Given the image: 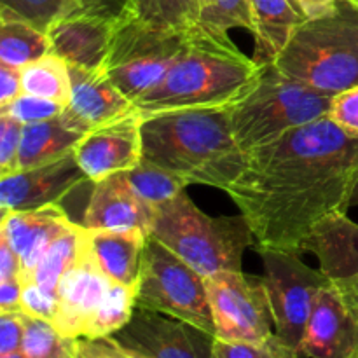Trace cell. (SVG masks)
Here are the masks:
<instances>
[{"label":"cell","mask_w":358,"mask_h":358,"mask_svg":"<svg viewBox=\"0 0 358 358\" xmlns=\"http://www.w3.org/2000/svg\"><path fill=\"white\" fill-rule=\"evenodd\" d=\"M357 166L358 138L322 117L250 150L226 192L257 248L303 255L313 227L329 213L346 212Z\"/></svg>","instance_id":"6da1fadb"},{"label":"cell","mask_w":358,"mask_h":358,"mask_svg":"<svg viewBox=\"0 0 358 358\" xmlns=\"http://www.w3.org/2000/svg\"><path fill=\"white\" fill-rule=\"evenodd\" d=\"M143 159L187 185L226 191L247 164L231 129L229 108H187L147 115L142 121Z\"/></svg>","instance_id":"7a4b0ae2"},{"label":"cell","mask_w":358,"mask_h":358,"mask_svg":"<svg viewBox=\"0 0 358 358\" xmlns=\"http://www.w3.org/2000/svg\"><path fill=\"white\" fill-rule=\"evenodd\" d=\"M262 70L238 49L226 31L198 24L184 51L159 84L133 101L142 117L187 108L229 107Z\"/></svg>","instance_id":"3957f363"},{"label":"cell","mask_w":358,"mask_h":358,"mask_svg":"<svg viewBox=\"0 0 358 358\" xmlns=\"http://www.w3.org/2000/svg\"><path fill=\"white\" fill-rule=\"evenodd\" d=\"M275 66L290 79L331 96L358 86L357 0H339L331 13L304 21Z\"/></svg>","instance_id":"277c9868"},{"label":"cell","mask_w":358,"mask_h":358,"mask_svg":"<svg viewBox=\"0 0 358 358\" xmlns=\"http://www.w3.org/2000/svg\"><path fill=\"white\" fill-rule=\"evenodd\" d=\"M203 278L222 271H241V261L255 241L243 215L212 217L182 191L154 206L150 233Z\"/></svg>","instance_id":"5b68a950"},{"label":"cell","mask_w":358,"mask_h":358,"mask_svg":"<svg viewBox=\"0 0 358 358\" xmlns=\"http://www.w3.org/2000/svg\"><path fill=\"white\" fill-rule=\"evenodd\" d=\"M331 101V94L290 79L275 63L266 65L247 93L227 107L234 140L248 154L290 129L327 117Z\"/></svg>","instance_id":"8992f818"},{"label":"cell","mask_w":358,"mask_h":358,"mask_svg":"<svg viewBox=\"0 0 358 358\" xmlns=\"http://www.w3.org/2000/svg\"><path fill=\"white\" fill-rule=\"evenodd\" d=\"M187 34L156 30L119 9L117 28L101 69L126 98L138 100L170 72L184 51Z\"/></svg>","instance_id":"52a82bcc"},{"label":"cell","mask_w":358,"mask_h":358,"mask_svg":"<svg viewBox=\"0 0 358 358\" xmlns=\"http://www.w3.org/2000/svg\"><path fill=\"white\" fill-rule=\"evenodd\" d=\"M136 308L187 322L215 336L205 278L152 236L143 248Z\"/></svg>","instance_id":"ba28073f"},{"label":"cell","mask_w":358,"mask_h":358,"mask_svg":"<svg viewBox=\"0 0 358 358\" xmlns=\"http://www.w3.org/2000/svg\"><path fill=\"white\" fill-rule=\"evenodd\" d=\"M255 250L262 259V283L268 292L275 334L299 355L315 303L332 280L322 269L304 264L301 261L303 255L296 252L271 248Z\"/></svg>","instance_id":"9c48e42d"},{"label":"cell","mask_w":358,"mask_h":358,"mask_svg":"<svg viewBox=\"0 0 358 358\" xmlns=\"http://www.w3.org/2000/svg\"><path fill=\"white\" fill-rule=\"evenodd\" d=\"M205 283L217 339L262 343L275 336L262 278H250L243 271H222L205 278Z\"/></svg>","instance_id":"30bf717a"},{"label":"cell","mask_w":358,"mask_h":358,"mask_svg":"<svg viewBox=\"0 0 358 358\" xmlns=\"http://www.w3.org/2000/svg\"><path fill=\"white\" fill-rule=\"evenodd\" d=\"M112 338L145 358H217L215 336L187 322L136 308Z\"/></svg>","instance_id":"8fae6325"},{"label":"cell","mask_w":358,"mask_h":358,"mask_svg":"<svg viewBox=\"0 0 358 358\" xmlns=\"http://www.w3.org/2000/svg\"><path fill=\"white\" fill-rule=\"evenodd\" d=\"M142 121L138 110L90 129L73 149L91 182L135 168L142 161Z\"/></svg>","instance_id":"7c38bea8"},{"label":"cell","mask_w":358,"mask_h":358,"mask_svg":"<svg viewBox=\"0 0 358 358\" xmlns=\"http://www.w3.org/2000/svg\"><path fill=\"white\" fill-rule=\"evenodd\" d=\"M358 311L341 287L331 282L318 296L299 358H357Z\"/></svg>","instance_id":"4fadbf2b"},{"label":"cell","mask_w":358,"mask_h":358,"mask_svg":"<svg viewBox=\"0 0 358 358\" xmlns=\"http://www.w3.org/2000/svg\"><path fill=\"white\" fill-rule=\"evenodd\" d=\"M117 28V13L107 7L77 9L59 17L48 30L51 52L72 66L98 70L103 66Z\"/></svg>","instance_id":"5bb4252c"},{"label":"cell","mask_w":358,"mask_h":358,"mask_svg":"<svg viewBox=\"0 0 358 358\" xmlns=\"http://www.w3.org/2000/svg\"><path fill=\"white\" fill-rule=\"evenodd\" d=\"M84 182L91 180L72 152L62 159L0 178V210L23 212L59 205L63 198Z\"/></svg>","instance_id":"9a60e30c"},{"label":"cell","mask_w":358,"mask_h":358,"mask_svg":"<svg viewBox=\"0 0 358 358\" xmlns=\"http://www.w3.org/2000/svg\"><path fill=\"white\" fill-rule=\"evenodd\" d=\"M110 285L112 280L94 264L84 245L79 261L58 285V308L51 322L56 331L66 338H84Z\"/></svg>","instance_id":"2e32d148"},{"label":"cell","mask_w":358,"mask_h":358,"mask_svg":"<svg viewBox=\"0 0 358 358\" xmlns=\"http://www.w3.org/2000/svg\"><path fill=\"white\" fill-rule=\"evenodd\" d=\"M154 219V206L143 201L121 173L108 175L100 182H94L93 192L84 210L80 226L84 229L115 231H142L150 233Z\"/></svg>","instance_id":"e0dca14e"},{"label":"cell","mask_w":358,"mask_h":358,"mask_svg":"<svg viewBox=\"0 0 358 358\" xmlns=\"http://www.w3.org/2000/svg\"><path fill=\"white\" fill-rule=\"evenodd\" d=\"M72 94L63 110V117L80 131L87 133L96 126L135 112V105L121 93L103 72L70 65Z\"/></svg>","instance_id":"ac0fdd59"},{"label":"cell","mask_w":358,"mask_h":358,"mask_svg":"<svg viewBox=\"0 0 358 358\" xmlns=\"http://www.w3.org/2000/svg\"><path fill=\"white\" fill-rule=\"evenodd\" d=\"M72 224L59 205L23 212H2L0 238L20 255L24 275L38 264L52 241Z\"/></svg>","instance_id":"d6986e66"},{"label":"cell","mask_w":358,"mask_h":358,"mask_svg":"<svg viewBox=\"0 0 358 358\" xmlns=\"http://www.w3.org/2000/svg\"><path fill=\"white\" fill-rule=\"evenodd\" d=\"M301 254H313L332 282L358 278V224L346 212L329 213L304 240Z\"/></svg>","instance_id":"ffe728a7"},{"label":"cell","mask_w":358,"mask_h":358,"mask_svg":"<svg viewBox=\"0 0 358 358\" xmlns=\"http://www.w3.org/2000/svg\"><path fill=\"white\" fill-rule=\"evenodd\" d=\"M149 234L142 231L84 229V245L94 264L107 278L122 285H136L142 266L143 248Z\"/></svg>","instance_id":"44dd1931"},{"label":"cell","mask_w":358,"mask_h":358,"mask_svg":"<svg viewBox=\"0 0 358 358\" xmlns=\"http://www.w3.org/2000/svg\"><path fill=\"white\" fill-rule=\"evenodd\" d=\"M304 21L290 0H252L254 62L261 66L273 65Z\"/></svg>","instance_id":"7402d4cb"},{"label":"cell","mask_w":358,"mask_h":358,"mask_svg":"<svg viewBox=\"0 0 358 358\" xmlns=\"http://www.w3.org/2000/svg\"><path fill=\"white\" fill-rule=\"evenodd\" d=\"M84 135L86 133L73 128L63 114L44 122L24 124L17 152V171L69 156Z\"/></svg>","instance_id":"603a6c76"},{"label":"cell","mask_w":358,"mask_h":358,"mask_svg":"<svg viewBox=\"0 0 358 358\" xmlns=\"http://www.w3.org/2000/svg\"><path fill=\"white\" fill-rule=\"evenodd\" d=\"M206 0H124L121 9L140 23L164 31H189L201 24Z\"/></svg>","instance_id":"cb8c5ba5"},{"label":"cell","mask_w":358,"mask_h":358,"mask_svg":"<svg viewBox=\"0 0 358 358\" xmlns=\"http://www.w3.org/2000/svg\"><path fill=\"white\" fill-rule=\"evenodd\" d=\"M84 248V227L73 222L45 250L38 264L21 276V282L37 283L42 289L58 292V285L65 273L79 261Z\"/></svg>","instance_id":"d4e9b609"},{"label":"cell","mask_w":358,"mask_h":358,"mask_svg":"<svg viewBox=\"0 0 358 358\" xmlns=\"http://www.w3.org/2000/svg\"><path fill=\"white\" fill-rule=\"evenodd\" d=\"M51 52L48 31L14 17H0V65L23 69Z\"/></svg>","instance_id":"484cf974"},{"label":"cell","mask_w":358,"mask_h":358,"mask_svg":"<svg viewBox=\"0 0 358 358\" xmlns=\"http://www.w3.org/2000/svg\"><path fill=\"white\" fill-rule=\"evenodd\" d=\"M21 86L23 93L58 101L66 107L72 94L70 65L59 56L49 52L21 69Z\"/></svg>","instance_id":"4316f807"},{"label":"cell","mask_w":358,"mask_h":358,"mask_svg":"<svg viewBox=\"0 0 358 358\" xmlns=\"http://www.w3.org/2000/svg\"><path fill=\"white\" fill-rule=\"evenodd\" d=\"M136 310V285H122L112 282L98 306L84 339L110 338L121 331Z\"/></svg>","instance_id":"83f0119b"},{"label":"cell","mask_w":358,"mask_h":358,"mask_svg":"<svg viewBox=\"0 0 358 358\" xmlns=\"http://www.w3.org/2000/svg\"><path fill=\"white\" fill-rule=\"evenodd\" d=\"M124 177L136 196H140L150 206L170 201L187 187V184L180 177L164 168L156 166L143 157L135 168L124 171Z\"/></svg>","instance_id":"f1b7e54d"},{"label":"cell","mask_w":358,"mask_h":358,"mask_svg":"<svg viewBox=\"0 0 358 358\" xmlns=\"http://www.w3.org/2000/svg\"><path fill=\"white\" fill-rule=\"evenodd\" d=\"M79 339L59 334L51 322L24 315L21 352L27 358H77Z\"/></svg>","instance_id":"f546056e"},{"label":"cell","mask_w":358,"mask_h":358,"mask_svg":"<svg viewBox=\"0 0 358 358\" xmlns=\"http://www.w3.org/2000/svg\"><path fill=\"white\" fill-rule=\"evenodd\" d=\"M77 9H84L76 0H0V17L27 21L48 31L55 21Z\"/></svg>","instance_id":"4dcf8cb0"},{"label":"cell","mask_w":358,"mask_h":358,"mask_svg":"<svg viewBox=\"0 0 358 358\" xmlns=\"http://www.w3.org/2000/svg\"><path fill=\"white\" fill-rule=\"evenodd\" d=\"M201 24L226 34L233 28H243L252 34V0H206Z\"/></svg>","instance_id":"1f68e13d"},{"label":"cell","mask_w":358,"mask_h":358,"mask_svg":"<svg viewBox=\"0 0 358 358\" xmlns=\"http://www.w3.org/2000/svg\"><path fill=\"white\" fill-rule=\"evenodd\" d=\"M217 358H299L296 350L282 341L278 336L262 343H233L215 338Z\"/></svg>","instance_id":"d6a6232c"},{"label":"cell","mask_w":358,"mask_h":358,"mask_svg":"<svg viewBox=\"0 0 358 358\" xmlns=\"http://www.w3.org/2000/svg\"><path fill=\"white\" fill-rule=\"evenodd\" d=\"M65 105L58 101L45 100V98L34 96V94H20L16 100L10 101L6 107H0V112L9 114L21 124H34V122H44L49 119H55L63 114Z\"/></svg>","instance_id":"836d02e7"},{"label":"cell","mask_w":358,"mask_h":358,"mask_svg":"<svg viewBox=\"0 0 358 358\" xmlns=\"http://www.w3.org/2000/svg\"><path fill=\"white\" fill-rule=\"evenodd\" d=\"M23 124L0 112V178L17 171V152L21 145Z\"/></svg>","instance_id":"e575fe53"},{"label":"cell","mask_w":358,"mask_h":358,"mask_svg":"<svg viewBox=\"0 0 358 358\" xmlns=\"http://www.w3.org/2000/svg\"><path fill=\"white\" fill-rule=\"evenodd\" d=\"M58 308V292L42 289L37 283H23V297H21V311L31 318L52 322Z\"/></svg>","instance_id":"d590c367"},{"label":"cell","mask_w":358,"mask_h":358,"mask_svg":"<svg viewBox=\"0 0 358 358\" xmlns=\"http://www.w3.org/2000/svg\"><path fill=\"white\" fill-rule=\"evenodd\" d=\"M327 117L353 138H358V86L334 94Z\"/></svg>","instance_id":"8d00e7d4"},{"label":"cell","mask_w":358,"mask_h":358,"mask_svg":"<svg viewBox=\"0 0 358 358\" xmlns=\"http://www.w3.org/2000/svg\"><path fill=\"white\" fill-rule=\"evenodd\" d=\"M24 338V313H0V355L21 352Z\"/></svg>","instance_id":"74e56055"},{"label":"cell","mask_w":358,"mask_h":358,"mask_svg":"<svg viewBox=\"0 0 358 358\" xmlns=\"http://www.w3.org/2000/svg\"><path fill=\"white\" fill-rule=\"evenodd\" d=\"M77 358H133L131 352L119 345L114 338L79 339Z\"/></svg>","instance_id":"f35d334b"},{"label":"cell","mask_w":358,"mask_h":358,"mask_svg":"<svg viewBox=\"0 0 358 358\" xmlns=\"http://www.w3.org/2000/svg\"><path fill=\"white\" fill-rule=\"evenodd\" d=\"M20 94H23L21 70L7 65H0V107L9 105Z\"/></svg>","instance_id":"ab89813d"},{"label":"cell","mask_w":358,"mask_h":358,"mask_svg":"<svg viewBox=\"0 0 358 358\" xmlns=\"http://www.w3.org/2000/svg\"><path fill=\"white\" fill-rule=\"evenodd\" d=\"M21 297H23V282H21V278L0 282V313H17V311H21Z\"/></svg>","instance_id":"60d3db41"},{"label":"cell","mask_w":358,"mask_h":358,"mask_svg":"<svg viewBox=\"0 0 358 358\" xmlns=\"http://www.w3.org/2000/svg\"><path fill=\"white\" fill-rule=\"evenodd\" d=\"M23 275V264L21 259L6 240L0 238V282L6 280H16Z\"/></svg>","instance_id":"b9f144b4"},{"label":"cell","mask_w":358,"mask_h":358,"mask_svg":"<svg viewBox=\"0 0 358 358\" xmlns=\"http://www.w3.org/2000/svg\"><path fill=\"white\" fill-rule=\"evenodd\" d=\"M304 20H315L331 13L339 0H290Z\"/></svg>","instance_id":"7bdbcfd3"},{"label":"cell","mask_w":358,"mask_h":358,"mask_svg":"<svg viewBox=\"0 0 358 358\" xmlns=\"http://www.w3.org/2000/svg\"><path fill=\"white\" fill-rule=\"evenodd\" d=\"M336 283L341 287L343 292L348 296V299L352 301V304L357 308V311H358V278L346 280V282H336Z\"/></svg>","instance_id":"ee69618b"},{"label":"cell","mask_w":358,"mask_h":358,"mask_svg":"<svg viewBox=\"0 0 358 358\" xmlns=\"http://www.w3.org/2000/svg\"><path fill=\"white\" fill-rule=\"evenodd\" d=\"M353 206H358V166L355 170V175L352 178V185H350L348 199H346V210L353 208Z\"/></svg>","instance_id":"f6af8a7d"},{"label":"cell","mask_w":358,"mask_h":358,"mask_svg":"<svg viewBox=\"0 0 358 358\" xmlns=\"http://www.w3.org/2000/svg\"><path fill=\"white\" fill-rule=\"evenodd\" d=\"M77 3H79L80 7H84V9H87V7H100L103 6V0H76Z\"/></svg>","instance_id":"bcb514c9"},{"label":"cell","mask_w":358,"mask_h":358,"mask_svg":"<svg viewBox=\"0 0 358 358\" xmlns=\"http://www.w3.org/2000/svg\"><path fill=\"white\" fill-rule=\"evenodd\" d=\"M128 350V348H126ZM129 352H131V350H129ZM131 355H133V358H145L143 355H140V353H135V352H131Z\"/></svg>","instance_id":"7dc6e473"},{"label":"cell","mask_w":358,"mask_h":358,"mask_svg":"<svg viewBox=\"0 0 358 358\" xmlns=\"http://www.w3.org/2000/svg\"><path fill=\"white\" fill-rule=\"evenodd\" d=\"M357 2H358V0H357Z\"/></svg>","instance_id":"c3c4849f"},{"label":"cell","mask_w":358,"mask_h":358,"mask_svg":"<svg viewBox=\"0 0 358 358\" xmlns=\"http://www.w3.org/2000/svg\"><path fill=\"white\" fill-rule=\"evenodd\" d=\"M357 358H358V357H357Z\"/></svg>","instance_id":"681fc988"}]
</instances>
